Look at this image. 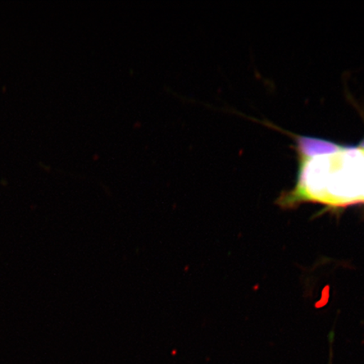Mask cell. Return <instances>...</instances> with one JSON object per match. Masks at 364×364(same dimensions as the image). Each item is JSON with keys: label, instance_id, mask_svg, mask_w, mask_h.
Here are the masks:
<instances>
[{"label": "cell", "instance_id": "1", "mask_svg": "<svg viewBox=\"0 0 364 364\" xmlns=\"http://www.w3.org/2000/svg\"><path fill=\"white\" fill-rule=\"evenodd\" d=\"M364 203V150L343 148L329 154L323 203L344 207Z\"/></svg>", "mask_w": 364, "mask_h": 364}, {"label": "cell", "instance_id": "2", "mask_svg": "<svg viewBox=\"0 0 364 364\" xmlns=\"http://www.w3.org/2000/svg\"><path fill=\"white\" fill-rule=\"evenodd\" d=\"M298 150L302 158L311 159L318 156H329L341 151L343 147L330 142V141L311 138V136H299L297 138Z\"/></svg>", "mask_w": 364, "mask_h": 364}, {"label": "cell", "instance_id": "3", "mask_svg": "<svg viewBox=\"0 0 364 364\" xmlns=\"http://www.w3.org/2000/svg\"><path fill=\"white\" fill-rule=\"evenodd\" d=\"M358 148L364 150V139L361 141V143H360V144H359Z\"/></svg>", "mask_w": 364, "mask_h": 364}]
</instances>
